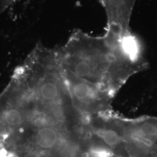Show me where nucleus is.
<instances>
[{"mask_svg": "<svg viewBox=\"0 0 157 157\" xmlns=\"http://www.w3.org/2000/svg\"><path fill=\"white\" fill-rule=\"evenodd\" d=\"M89 117L73 103L56 49L38 43L0 98L2 157H86Z\"/></svg>", "mask_w": 157, "mask_h": 157, "instance_id": "1", "label": "nucleus"}, {"mask_svg": "<svg viewBox=\"0 0 157 157\" xmlns=\"http://www.w3.org/2000/svg\"><path fill=\"white\" fill-rule=\"evenodd\" d=\"M56 52L65 72L112 99L131 76L148 67L138 37L108 28L100 36L77 30Z\"/></svg>", "mask_w": 157, "mask_h": 157, "instance_id": "2", "label": "nucleus"}, {"mask_svg": "<svg viewBox=\"0 0 157 157\" xmlns=\"http://www.w3.org/2000/svg\"><path fill=\"white\" fill-rule=\"evenodd\" d=\"M107 17V28L122 33L131 32L130 23L136 0H100Z\"/></svg>", "mask_w": 157, "mask_h": 157, "instance_id": "3", "label": "nucleus"}, {"mask_svg": "<svg viewBox=\"0 0 157 157\" xmlns=\"http://www.w3.org/2000/svg\"><path fill=\"white\" fill-rule=\"evenodd\" d=\"M15 0H0V15Z\"/></svg>", "mask_w": 157, "mask_h": 157, "instance_id": "4", "label": "nucleus"}]
</instances>
